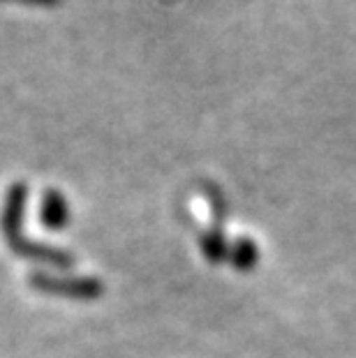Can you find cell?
Instances as JSON below:
<instances>
[{
	"instance_id": "3",
	"label": "cell",
	"mask_w": 356,
	"mask_h": 358,
	"mask_svg": "<svg viewBox=\"0 0 356 358\" xmlns=\"http://www.w3.org/2000/svg\"><path fill=\"white\" fill-rule=\"evenodd\" d=\"M40 222L47 229H63L70 222V206L58 189L44 192V199L40 203Z\"/></svg>"
},
{
	"instance_id": "6",
	"label": "cell",
	"mask_w": 356,
	"mask_h": 358,
	"mask_svg": "<svg viewBox=\"0 0 356 358\" xmlns=\"http://www.w3.org/2000/svg\"><path fill=\"white\" fill-rule=\"evenodd\" d=\"M3 3H24V5H54L58 0H3Z\"/></svg>"
},
{
	"instance_id": "2",
	"label": "cell",
	"mask_w": 356,
	"mask_h": 358,
	"mask_svg": "<svg viewBox=\"0 0 356 358\" xmlns=\"http://www.w3.org/2000/svg\"><path fill=\"white\" fill-rule=\"evenodd\" d=\"M28 285L40 294L72 301H97L104 296L102 280L93 275H56V273H30Z\"/></svg>"
},
{
	"instance_id": "4",
	"label": "cell",
	"mask_w": 356,
	"mask_h": 358,
	"mask_svg": "<svg viewBox=\"0 0 356 358\" xmlns=\"http://www.w3.org/2000/svg\"><path fill=\"white\" fill-rule=\"evenodd\" d=\"M257 262H259V248H257V243L252 238H248V236L238 238L229 248V264L234 268L248 273L255 268Z\"/></svg>"
},
{
	"instance_id": "5",
	"label": "cell",
	"mask_w": 356,
	"mask_h": 358,
	"mask_svg": "<svg viewBox=\"0 0 356 358\" xmlns=\"http://www.w3.org/2000/svg\"><path fill=\"white\" fill-rule=\"evenodd\" d=\"M199 248L206 262L211 264H220V262H229V243L225 241V234L222 229H208L206 234L199 238Z\"/></svg>"
},
{
	"instance_id": "1",
	"label": "cell",
	"mask_w": 356,
	"mask_h": 358,
	"mask_svg": "<svg viewBox=\"0 0 356 358\" xmlns=\"http://www.w3.org/2000/svg\"><path fill=\"white\" fill-rule=\"evenodd\" d=\"M28 201V187L24 182H14L7 189L3 210H0V231H3L7 245L14 255L30 259V262L51 264L56 268H72L74 257L65 250L44 245V243H33L24 236V213Z\"/></svg>"
}]
</instances>
